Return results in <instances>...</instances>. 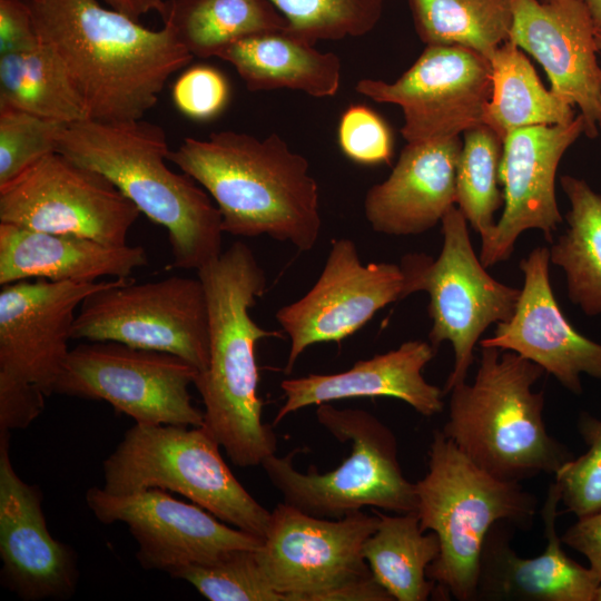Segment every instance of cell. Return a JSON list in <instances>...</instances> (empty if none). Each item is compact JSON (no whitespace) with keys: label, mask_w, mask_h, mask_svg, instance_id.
Returning a JSON list of instances; mask_svg holds the SVG:
<instances>
[{"label":"cell","mask_w":601,"mask_h":601,"mask_svg":"<svg viewBox=\"0 0 601 601\" xmlns=\"http://www.w3.org/2000/svg\"><path fill=\"white\" fill-rule=\"evenodd\" d=\"M39 487L22 481L0 431V556L3 584L21 599H67L78 581L75 551L49 532Z\"/></svg>","instance_id":"cell-20"},{"label":"cell","mask_w":601,"mask_h":601,"mask_svg":"<svg viewBox=\"0 0 601 601\" xmlns=\"http://www.w3.org/2000/svg\"><path fill=\"white\" fill-rule=\"evenodd\" d=\"M230 86L225 75L208 65L187 68L175 81L171 98L175 107L187 118L209 121L227 107Z\"/></svg>","instance_id":"cell-39"},{"label":"cell","mask_w":601,"mask_h":601,"mask_svg":"<svg viewBox=\"0 0 601 601\" xmlns=\"http://www.w3.org/2000/svg\"><path fill=\"white\" fill-rule=\"evenodd\" d=\"M230 63L250 91L292 89L315 98L334 97L341 83V60L321 52L289 30L252 35L216 56Z\"/></svg>","instance_id":"cell-26"},{"label":"cell","mask_w":601,"mask_h":601,"mask_svg":"<svg viewBox=\"0 0 601 601\" xmlns=\"http://www.w3.org/2000/svg\"><path fill=\"white\" fill-rule=\"evenodd\" d=\"M71 338L170 353L200 373L209 361L205 287L198 277L145 283L115 278L81 303Z\"/></svg>","instance_id":"cell-11"},{"label":"cell","mask_w":601,"mask_h":601,"mask_svg":"<svg viewBox=\"0 0 601 601\" xmlns=\"http://www.w3.org/2000/svg\"><path fill=\"white\" fill-rule=\"evenodd\" d=\"M578 430L588 445V451L564 463L555 472L565 510L579 518L601 511V420L582 413Z\"/></svg>","instance_id":"cell-37"},{"label":"cell","mask_w":601,"mask_h":601,"mask_svg":"<svg viewBox=\"0 0 601 601\" xmlns=\"http://www.w3.org/2000/svg\"><path fill=\"white\" fill-rule=\"evenodd\" d=\"M512 4L508 40L541 63L555 96L578 105L584 134L594 138L601 107V66L597 60V30L583 0H512Z\"/></svg>","instance_id":"cell-19"},{"label":"cell","mask_w":601,"mask_h":601,"mask_svg":"<svg viewBox=\"0 0 601 601\" xmlns=\"http://www.w3.org/2000/svg\"><path fill=\"white\" fill-rule=\"evenodd\" d=\"M198 373L170 353L89 342L70 349L55 393L105 401L140 424L203 426L188 391Z\"/></svg>","instance_id":"cell-12"},{"label":"cell","mask_w":601,"mask_h":601,"mask_svg":"<svg viewBox=\"0 0 601 601\" xmlns=\"http://www.w3.org/2000/svg\"><path fill=\"white\" fill-rule=\"evenodd\" d=\"M161 18L198 58L216 57L252 35L288 30L287 20L269 0H167Z\"/></svg>","instance_id":"cell-29"},{"label":"cell","mask_w":601,"mask_h":601,"mask_svg":"<svg viewBox=\"0 0 601 601\" xmlns=\"http://www.w3.org/2000/svg\"><path fill=\"white\" fill-rule=\"evenodd\" d=\"M549 264L546 247L534 248L520 262L524 283L515 311L480 345L512 351L581 394L582 374L601 378V344L577 332L563 315L551 287Z\"/></svg>","instance_id":"cell-21"},{"label":"cell","mask_w":601,"mask_h":601,"mask_svg":"<svg viewBox=\"0 0 601 601\" xmlns=\"http://www.w3.org/2000/svg\"><path fill=\"white\" fill-rule=\"evenodd\" d=\"M85 500L100 522L127 524L145 570L171 574L189 565L213 564L236 550L257 549L263 541L160 489L112 494L92 486Z\"/></svg>","instance_id":"cell-15"},{"label":"cell","mask_w":601,"mask_h":601,"mask_svg":"<svg viewBox=\"0 0 601 601\" xmlns=\"http://www.w3.org/2000/svg\"><path fill=\"white\" fill-rule=\"evenodd\" d=\"M375 512L380 518L377 526L362 550L374 579L393 600H427L434 592L427 569L440 553L437 535L422 531L415 512Z\"/></svg>","instance_id":"cell-27"},{"label":"cell","mask_w":601,"mask_h":601,"mask_svg":"<svg viewBox=\"0 0 601 601\" xmlns=\"http://www.w3.org/2000/svg\"><path fill=\"white\" fill-rule=\"evenodd\" d=\"M104 175L49 154L0 186V223L126 245L140 215Z\"/></svg>","instance_id":"cell-13"},{"label":"cell","mask_w":601,"mask_h":601,"mask_svg":"<svg viewBox=\"0 0 601 601\" xmlns=\"http://www.w3.org/2000/svg\"><path fill=\"white\" fill-rule=\"evenodd\" d=\"M460 137L407 142L391 175L372 186L365 217L376 233L418 235L433 228L456 204Z\"/></svg>","instance_id":"cell-23"},{"label":"cell","mask_w":601,"mask_h":601,"mask_svg":"<svg viewBox=\"0 0 601 601\" xmlns=\"http://www.w3.org/2000/svg\"><path fill=\"white\" fill-rule=\"evenodd\" d=\"M405 297V275L400 264H363L353 240L333 239L314 286L276 313L290 342L285 373H292L307 347L323 342L339 344L378 311Z\"/></svg>","instance_id":"cell-16"},{"label":"cell","mask_w":601,"mask_h":601,"mask_svg":"<svg viewBox=\"0 0 601 601\" xmlns=\"http://www.w3.org/2000/svg\"><path fill=\"white\" fill-rule=\"evenodd\" d=\"M583 2L591 14L595 30L600 31L601 30V0H583Z\"/></svg>","instance_id":"cell-44"},{"label":"cell","mask_w":601,"mask_h":601,"mask_svg":"<svg viewBox=\"0 0 601 601\" xmlns=\"http://www.w3.org/2000/svg\"><path fill=\"white\" fill-rule=\"evenodd\" d=\"M503 141L486 125L464 132L456 168V204L481 242L493 233L494 214L503 204L500 162Z\"/></svg>","instance_id":"cell-33"},{"label":"cell","mask_w":601,"mask_h":601,"mask_svg":"<svg viewBox=\"0 0 601 601\" xmlns=\"http://www.w3.org/2000/svg\"><path fill=\"white\" fill-rule=\"evenodd\" d=\"M544 370L512 351L481 346L472 384L451 391L442 430L471 461L508 482L555 474L573 453L549 434L544 392L532 386Z\"/></svg>","instance_id":"cell-5"},{"label":"cell","mask_w":601,"mask_h":601,"mask_svg":"<svg viewBox=\"0 0 601 601\" xmlns=\"http://www.w3.org/2000/svg\"><path fill=\"white\" fill-rule=\"evenodd\" d=\"M170 577L191 584L210 601H286L266 578L256 549L236 550L207 565H189Z\"/></svg>","instance_id":"cell-35"},{"label":"cell","mask_w":601,"mask_h":601,"mask_svg":"<svg viewBox=\"0 0 601 601\" xmlns=\"http://www.w3.org/2000/svg\"><path fill=\"white\" fill-rule=\"evenodd\" d=\"M378 520L375 511L325 519L279 503L256 549L258 561L286 601H393L362 553Z\"/></svg>","instance_id":"cell-9"},{"label":"cell","mask_w":601,"mask_h":601,"mask_svg":"<svg viewBox=\"0 0 601 601\" xmlns=\"http://www.w3.org/2000/svg\"><path fill=\"white\" fill-rule=\"evenodd\" d=\"M582 132L580 114L566 125L523 127L505 136L499 173L504 208L491 236L481 243L484 267L509 259L519 236L529 229L541 230L552 242V233L562 223L555 198L556 169Z\"/></svg>","instance_id":"cell-18"},{"label":"cell","mask_w":601,"mask_h":601,"mask_svg":"<svg viewBox=\"0 0 601 601\" xmlns=\"http://www.w3.org/2000/svg\"><path fill=\"white\" fill-rule=\"evenodd\" d=\"M415 491L420 526L440 541V553L427 569L433 593L446 600L474 601L490 529L504 521L529 530L536 497L518 482L489 474L439 430L430 443L427 472L415 483Z\"/></svg>","instance_id":"cell-6"},{"label":"cell","mask_w":601,"mask_h":601,"mask_svg":"<svg viewBox=\"0 0 601 601\" xmlns=\"http://www.w3.org/2000/svg\"><path fill=\"white\" fill-rule=\"evenodd\" d=\"M415 31L426 46H461L485 58L508 40L512 0H407Z\"/></svg>","instance_id":"cell-31"},{"label":"cell","mask_w":601,"mask_h":601,"mask_svg":"<svg viewBox=\"0 0 601 601\" xmlns=\"http://www.w3.org/2000/svg\"><path fill=\"white\" fill-rule=\"evenodd\" d=\"M436 351L430 343L408 341L398 348L356 362L349 370L334 374H308L284 380L285 402L273 426L287 415L311 405L355 397L387 396L401 400L423 416L443 410V390L422 375Z\"/></svg>","instance_id":"cell-24"},{"label":"cell","mask_w":601,"mask_h":601,"mask_svg":"<svg viewBox=\"0 0 601 601\" xmlns=\"http://www.w3.org/2000/svg\"><path fill=\"white\" fill-rule=\"evenodd\" d=\"M40 41L60 63L88 119H142L167 80L195 58L166 24L149 29L99 0H27Z\"/></svg>","instance_id":"cell-1"},{"label":"cell","mask_w":601,"mask_h":601,"mask_svg":"<svg viewBox=\"0 0 601 601\" xmlns=\"http://www.w3.org/2000/svg\"><path fill=\"white\" fill-rule=\"evenodd\" d=\"M148 265L144 247L39 231L0 223V285L32 278L90 283L129 278Z\"/></svg>","instance_id":"cell-25"},{"label":"cell","mask_w":601,"mask_h":601,"mask_svg":"<svg viewBox=\"0 0 601 601\" xmlns=\"http://www.w3.org/2000/svg\"><path fill=\"white\" fill-rule=\"evenodd\" d=\"M168 160L197 181L221 215L224 233L267 235L311 250L322 228L319 189L307 159L277 134L224 130L185 138Z\"/></svg>","instance_id":"cell-3"},{"label":"cell","mask_w":601,"mask_h":601,"mask_svg":"<svg viewBox=\"0 0 601 601\" xmlns=\"http://www.w3.org/2000/svg\"><path fill=\"white\" fill-rule=\"evenodd\" d=\"M288 30L315 45L371 32L383 14V0H269Z\"/></svg>","instance_id":"cell-34"},{"label":"cell","mask_w":601,"mask_h":601,"mask_svg":"<svg viewBox=\"0 0 601 601\" xmlns=\"http://www.w3.org/2000/svg\"><path fill=\"white\" fill-rule=\"evenodd\" d=\"M561 186L570 201L568 229L549 248L550 262L563 269L570 300L587 315H600L601 195L569 175Z\"/></svg>","instance_id":"cell-30"},{"label":"cell","mask_w":601,"mask_h":601,"mask_svg":"<svg viewBox=\"0 0 601 601\" xmlns=\"http://www.w3.org/2000/svg\"><path fill=\"white\" fill-rule=\"evenodd\" d=\"M561 501L555 482L549 485L541 515L546 540L542 553L521 558L512 548V524L501 521L489 531L481 552L475 600L593 601L600 583L590 568L562 549L555 521Z\"/></svg>","instance_id":"cell-22"},{"label":"cell","mask_w":601,"mask_h":601,"mask_svg":"<svg viewBox=\"0 0 601 601\" xmlns=\"http://www.w3.org/2000/svg\"><path fill=\"white\" fill-rule=\"evenodd\" d=\"M441 223L443 245L437 258L407 254L400 265L406 297L417 292L430 296V344L435 351L445 341L453 347L454 364L443 388L445 395L465 382L474 348L486 328L512 317L521 289L486 272L472 246L467 220L457 207H451Z\"/></svg>","instance_id":"cell-10"},{"label":"cell","mask_w":601,"mask_h":601,"mask_svg":"<svg viewBox=\"0 0 601 601\" xmlns=\"http://www.w3.org/2000/svg\"><path fill=\"white\" fill-rule=\"evenodd\" d=\"M207 298L209 361L194 385L201 396L204 427L242 467L275 454L273 425L262 420L256 344L277 332L262 328L249 309L266 289V274L253 250L237 240L197 269Z\"/></svg>","instance_id":"cell-2"},{"label":"cell","mask_w":601,"mask_h":601,"mask_svg":"<svg viewBox=\"0 0 601 601\" xmlns=\"http://www.w3.org/2000/svg\"><path fill=\"white\" fill-rule=\"evenodd\" d=\"M67 124L16 108H0V186L57 151Z\"/></svg>","instance_id":"cell-36"},{"label":"cell","mask_w":601,"mask_h":601,"mask_svg":"<svg viewBox=\"0 0 601 601\" xmlns=\"http://www.w3.org/2000/svg\"><path fill=\"white\" fill-rule=\"evenodd\" d=\"M63 124L88 119L60 63L41 41L32 50L0 55V108Z\"/></svg>","instance_id":"cell-32"},{"label":"cell","mask_w":601,"mask_h":601,"mask_svg":"<svg viewBox=\"0 0 601 601\" xmlns=\"http://www.w3.org/2000/svg\"><path fill=\"white\" fill-rule=\"evenodd\" d=\"M595 40H597L598 51L601 53V30L597 31Z\"/></svg>","instance_id":"cell-46"},{"label":"cell","mask_w":601,"mask_h":601,"mask_svg":"<svg viewBox=\"0 0 601 601\" xmlns=\"http://www.w3.org/2000/svg\"><path fill=\"white\" fill-rule=\"evenodd\" d=\"M337 142L342 152L359 165L390 164L393 156L388 125L374 109L362 104L348 106L341 115Z\"/></svg>","instance_id":"cell-38"},{"label":"cell","mask_w":601,"mask_h":601,"mask_svg":"<svg viewBox=\"0 0 601 601\" xmlns=\"http://www.w3.org/2000/svg\"><path fill=\"white\" fill-rule=\"evenodd\" d=\"M316 418L337 441L351 442V452L325 473L296 470L293 452L265 457L260 465L285 504L325 519H342L363 508L416 512L415 483L404 476L397 440L388 426L364 410L329 403L317 405Z\"/></svg>","instance_id":"cell-7"},{"label":"cell","mask_w":601,"mask_h":601,"mask_svg":"<svg viewBox=\"0 0 601 601\" xmlns=\"http://www.w3.org/2000/svg\"><path fill=\"white\" fill-rule=\"evenodd\" d=\"M57 151L104 175L168 233L171 267L199 269L221 252V215L201 186L171 170L162 127L142 120L67 124Z\"/></svg>","instance_id":"cell-4"},{"label":"cell","mask_w":601,"mask_h":601,"mask_svg":"<svg viewBox=\"0 0 601 601\" xmlns=\"http://www.w3.org/2000/svg\"><path fill=\"white\" fill-rule=\"evenodd\" d=\"M356 91L376 102L401 107L406 142L460 137L484 124L492 91L487 58L461 46H426L394 82L361 79Z\"/></svg>","instance_id":"cell-14"},{"label":"cell","mask_w":601,"mask_h":601,"mask_svg":"<svg viewBox=\"0 0 601 601\" xmlns=\"http://www.w3.org/2000/svg\"><path fill=\"white\" fill-rule=\"evenodd\" d=\"M39 43L27 0H0V55L32 50Z\"/></svg>","instance_id":"cell-40"},{"label":"cell","mask_w":601,"mask_h":601,"mask_svg":"<svg viewBox=\"0 0 601 601\" xmlns=\"http://www.w3.org/2000/svg\"><path fill=\"white\" fill-rule=\"evenodd\" d=\"M45 397L31 385L0 383V431L28 427L42 412Z\"/></svg>","instance_id":"cell-41"},{"label":"cell","mask_w":601,"mask_h":601,"mask_svg":"<svg viewBox=\"0 0 601 601\" xmlns=\"http://www.w3.org/2000/svg\"><path fill=\"white\" fill-rule=\"evenodd\" d=\"M489 60L492 91L484 125L502 141L519 128L566 125L575 118L573 106L544 88L530 60L512 41H504Z\"/></svg>","instance_id":"cell-28"},{"label":"cell","mask_w":601,"mask_h":601,"mask_svg":"<svg viewBox=\"0 0 601 601\" xmlns=\"http://www.w3.org/2000/svg\"><path fill=\"white\" fill-rule=\"evenodd\" d=\"M114 279L75 283L36 278L2 285L0 383L31 385L46 396L55 393L70 352L77 308Z\"/></svg>","instance_id":"cell-17"},{"label":"cell","mask_w":601,"mask_h":601,"mask_svg":"<svg viewBox=\"0 0 601 601\" xmlns=\"http://www.w3.org/2000/svg\"><path fill=\"white\" fill-rule=\"evenodd\" d=\"M593 601H601V581L595 590L594 593V600Z\"/></svg>","instance_id":"cell-45"},{"label":"cell","mask_w":601,"mask_h":601,"mask_svg":"<svg viewBox=\"0 0 601 601\" xmlns=\"http://www.w3.org/2000/svg\"><path fill=\"white\" fill-rule=\"evenodd\" d=\"M597 125H598V128L601 129V107H600V111H599V115H598Z\"/></svg>","instance_id":"cell-47"},{"label":"cell","mask_w":601,"mask_h":601,"mask_svg":"<svg viewBox=\"0 0 601 601\" xmlns=\"http://www.w3.org/2000/svg\"><path fill=\"white\" fill-rule=\"evenodd\" d=\"M106 6L124 12L135 19L147 13L157 12L164 16L167 0H101Z\"/></svg>","instance_id":"cell-43"},{"label":"cell","mask_w":601,"mask_h":601,"mask_svg":"<svg viewBox=\"0 0 601 601\" xmlns=\"http://www.w3.org/2000/svg\"><path fill=\"white\" fill-rule=\"evenodd\" d=\"M204 426L140 424L129 428L102 464L104 490L176 492L223 522L264 539L270 514L239 483Z\"/></svg>","instance_id":"cell-8"},{"label":"cell","mask_w":601,"mask_h":601,"mask_svg":"<svg viewBox=\"0 0 601 601\" xmlns=\"http://www.w3.org/2000/svg\"><path fill=\"white\" fill-rule=\"evenodd\" d=\"M562 543L583 554L601 581V511L579 518L561 536Z\"/></svg>","instance_id":"cell-42"}]
</instances>
